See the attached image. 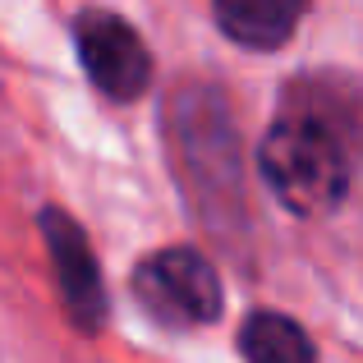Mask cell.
I'll list each match as a JSON object with an SVG mask.
<instances>
[{"label": "cell", "mask_w": 363, "mask_h": 363, "mask_svg": "<svg viewBox=\"0 0 363 363\" xmlns=\"http://www.w3.org/2000/svg\"><path fill=\"white\" fill-rule=\"evenodd\" d=\"M257 170L294 216H322L345 198L350 161L336 129L318 116H285L257 143Z\"/></svg>", "instance_id": "1"}, {"label": "cell", "mask_w": 363, "mask_h": 363, "mask_svg": "<svg viewBox=\"0 0 363 363\" xmlns=\"http://www.w3.org/2000/svg\"><path fill=\"white\" fill-rule=\"evenodd\" d=\"M138 299L157 318L179 327H207L221 318V276L194 248H161L157 257L138 267Z\"/></svg>", "instance_id": "2"}, {"label": "cell", "mask_w": 363, "mask_h": 363, "mask_svg": "<svg viewBox=\"0 0 363 363\" xmlns=\"http://www.w3.org/2000/svg\"><path fill=\"white\" fill-rule=\"evenodd\" d=\"M74 42H79L88 79L106 92L111 101H138L152 83V55L143 37L124 23L120 14L88 9L74 18Z\"/></svg>", "instance_id": "3"}, {"label": "cell", "mask_w": 363, "mask_h": 363, "mask_svg": "<svg viewBox=\"0 0 363 363\" xmlns=\"http://www.w3.org/2000/svg\"><path fill=\"white\" fill-rule=\"evenodd\" d=\"M37 225H42V240L51 248V267H55V281H60V299L69 322L83 331H97L106 322V290H101V272L83 225L74 216H65L60 207H46Z\"/></svg>", "instance_id": "4"}, {"label": "cell", "mask_w": 363, "mask_h": 363, "mask_svg": "<svg viewBox=\"0 0 363 363\" xmlns=\"http://www.w3.org/2000/svg\"><path fill=\"white\" fill-rule=\"evenodd\" d=\"M216 23L248 51H276L294 37L308 0H212Z\"/></svg>", "instance_id": "5"}, {"label": "cell", "mask_w": 363, "mask_h": 363, "mask_svg": "<svg viewBox=\"0 0 363 363\" xmlns=\"http://www.w3.org/2000/svg\"><path fill=\"white\" fill-rule=\"evenodd\" d=\"M240 350L248 363H318L308 331L285 313H248L240 327Z\"/></svg>", "instance_id": "6"}]
</instances>
